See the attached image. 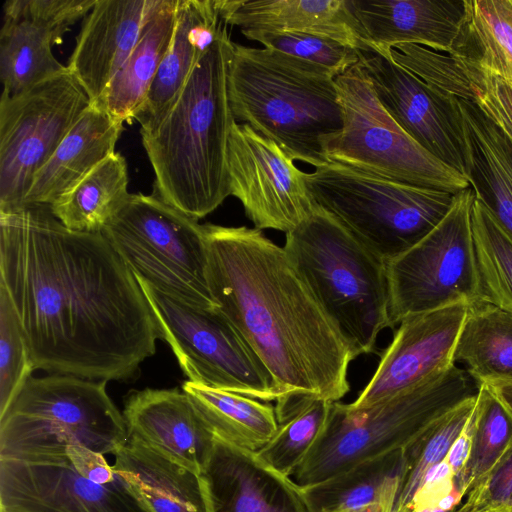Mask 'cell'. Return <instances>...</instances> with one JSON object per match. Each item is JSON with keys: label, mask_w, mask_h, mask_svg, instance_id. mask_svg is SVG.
Returning <instances> with one entry per match:
<instances>
[{"label": "cell", "mask_w": 512, "mask_h": 512, "mask_svg": "<svg viewBox=\"0 0 512 512\" xmlns=\"http://www.w3.org/2000/svg\"><path fill=\"white\" fill-rule=\"evenodd\" d=\"M0 284L34 370L123 381L155 354L161 334L133 272L102 233L68 229L50 206L0 213Z\"/></svg>", "instance_id": "obj_1"}, {"label": "cell", "mask_w": 512, "mask_h": 512, "mask_svg": "<svg viewBox=\"0 0 512 512\" xmlns=\"http://www.w3.org/2000/svg\"><path fill=\"white\" fill-rule=\"evenodd\" d=\"M203 229L212 296L269 371L279 399L344 397L352 350L284 248L257 228Z\"/></svg>", "instance_id": "obj_2"}, {"label": "cell", "mask_w": 512, "mask_h": 512, "mask_svg": "<svg viewBox=\"0 0 512 512\" xmlns=\"http://www.w3.org/2000/svg\"><path fill=\"white\" fill-rule=\"evenodd\" d=\"M233 48L223 22L166 113L140 129L155 176L152 193L197 221L230 196L227 148L236 120L227 80Z\"/></svg>", "instance_id": "obj_3"}, {"label": "cell", "mask_w": 512, "mask_h": 512, "mask_svg": "<svg viewBox=\"0 0 512 512\" xmlns=\"http://www.w3.org/2000/svg\"><path fill=\"white\" fill-rule=\"evenodd\" d=\"M227 88L235 120L274 141L292 160L315 168L328 163L322 143L343 123L328 71L280 51L234 43Z\"/></svg>", "instance_id": "obj_4"}, {"label": "cell", "mask_w": 512, "mask_h": 512, "mask_svg": "<svg viewBox=\"0 0 512 512\" xmlns=\"http://www.w3.org/2000/svg\"><path fill=\"white\" fill-rule=\"evenodd\" d=\"M283 248L354 359L374 352L379 333L390 327L387 262L317 205L286 233Z\"/></svg>", "instance_id": "obj_5"}, {"label": "cell", "mask_w": 512, "mask_h": 512, "mask_svg": "<svg viewBox=\"0 0 512 512\" xmlns=\"http://www.w3.org/2000/svg\"><path fill=\"white\" fill-rule=\"evenodd\" d=\"M106 383L71 375H31L0 412V459L57 458L72 445L114 454L129 435Z\"/></svg>", "instance_id": "obj_6"}, {"label": "cell", "mask_w": 512, "mask_h": 512, "mask_svg": "<svg viewBox=\"0 0 512 512\" xmlns=\"http://www.w3.org/2000/svg\"><path fill=\"white\" fill-rule=\"evenodd\" d=\"M479 387L465 369L453 364L367 408L331 402L324 427L293 480L300 487L311 486L367 458L404 448L436 417L476 396Z\"/></svg>", "instance_id": "obj_7"}, {"label": "cell", "mask_w": 512, "mask_h": 512, "mask_svg": "<svg viewBox=\"0 0 512 512\" xmlns=\"http://www.w3.org/2000/svg\"><path fill=\"white\" fill-rule=\"evenodd\" d=\"M319 206L389 262L423 239L447 214L454 194L371 176L327 163L306 173Z\"/></svg>", "instance_id": "obj_8"}, {"label": "cell", "mask_w": 512, "mask_h": 512, "mask_svg": "<svg viewBox=\"0 0 512 512\" xmlns=\"http://www.w3.org/2000/svg\"><path fill=\"white\" fill-rule=\"evenodd\" d=\"M342 128L327 137L323 152L337 163L386 180L456 194L468 178L409 136L378 100L359 60L335 78Z\"/></svg>", "instance_id": "obj_9"}, {"label": "cell", "mask_w": 512, "mask_h": 512, "mask_svg": "<svg viewBox=\"0 0 512 512\" xmlns=\"http://www.w3.org/2000/svg\"><path fill=\"white\" fill-rule=\"evenodd\" d=\"M133 272L160 291L202 308H216L208 282L203 225L155 194H130L101 231Z\"/></svg>", "instance_id": "obj_10"}, {"label": "cell", "mask_w": 512, "mask_h": 512, "mask_svg": "<svg viewBox=\"0 0 512 512\" xmlns=\"http://www.w3.org/2000/svg\"><path fill=\"white\" fill-rule=\"evenodd\" d=\"M135 277L188 381L265 402L280 398L269 371L218 307L190 305Z\"/></svg>", "instance_id": "obj_11"}, {"label": "cell", "mask_w": 512, "mask_h": 512, "mask_svg": "<svg viewBox=\"0 0 512 512\" xmlns=\"http://www.w3.org/2000/svg\"><path fill=\"white\" fill-rule=\"evenodd\" d=\"M475 197L471 186L454 194L439 224L387 262L390 327L412 314L481 301L472 228Z\"/></svg>", "instance_id": "obj_12"}, {"label": "cell", "mask_w": 512, "mask_h": 512, "mask_svg": "<svg viewBox=\"0 0 512 512\" xmlns=\"http://www.w3.org/2000/svg\"><path fill=\"white\" fill-rule=\"evenodd\" d=\"M66 70L18 95L0 98V213L23 208L35 174L90 105Z\"/></svg>", "instance_id": "obj_13"}, {"label": "cell", "mask_w": 512, "mask_h": 512, "mask_svg": "<svg viewBox=\"0 0 512 512\" xmlns=\"http://www.w3.org/2000/svg\"><path fill=\"white\" fill-rule=\"evenodd\" d=\"M230 195L242 204L259 230L288 233L300 225L315 204L306 173L284 150L246 123H233L227 148Z\"/></svg>", "instance_id": "obj_14"}, {"label": "cell", "mask_w": 512, "mask_h": 512, "mask_svg": "<svg viewBox=\"0 0 512 512\" xmlns=\"http://www.w3.org/2000/svg\"><path fill=\"white\" fill-rule=\"evenodd\" d=\"M0 512H151L119 474L108 483L81 475L66 454L0 459Z\"/></svg>", "instance_id": "obj_15"}, {"label": "cell", "mask_w": 512, "mask_h": 512, "mask_svg": "<svg viewBox=\"0 0 512 512\" xmlns=\"http://www.w3.org/2000/svg\"><path fill=\"white\" fill-rule=\"evenodd\" d=\"M469 305L457 303L402 319L375 373L350 407H370L452 366Z\"/></svg>", "instance_id": "obj_16"}, {"label": "cell", "mask_w": 512, "mask_h": 512, "mask_svg": "<svg viewBox=\"0 0 512 512\" xmlns=\"http://www.w3.org/2000/svg\"><path fill=\"white\" fill-rule=\"evenodd\" d=\"M199 478L206 512H311L291 477L216 435Z\"/></svg>", "instance_id": "obj_17"}, {"label": "cell", "mask_w": 512, "mask_h": 512, "mask_svg": "<svg viewBox=\"0 0 512 512\" xmlns=\"http://www.w3.org/2000/svg\"><path fill=\"white\" fill-rule=\"evenodd\" d=\"M359 58L393 120L427 151L465 175L457 131L444 101L390 54L360 51Z\"/></svg>", "instance_id": "obj_18"}, {"label": "cell", "mask_w": 512, "mask_h": 512, "mask_svg": "<svg viewBox=\"0 0 512 512\" xmlns=\"http://www.w3.org/2000/svg\"><path fill=\"white\" fill-rule=\"evenodd\" d=\"M123 417L129 438L199 475L215 435L183 390L134 391L125 400Z\"/></svg>", "instance_id": "obj_19"}, {"label": "cell", "mask_w": 512, "mask_h": 512, "mask_svg": "<svg viewBox=\"0 0 512 512\" xmlns=\"http://www.w3.org/2000/svg\"><path fill=\"white\" fill-rule=\"evenodd\" d=\"M364 38L374 52L416 44L457 53L465 21V0H349Z\"/></svg>", "instance_id": "obj_20"}, {"label": "cell", "mask_w": 512, "mask_h": 512, "mask_svg": "<svg viewBox=\"0 0 512 512\" xmlns=\"http://www.w3.org/2000/svg\"><path fill=\"white\" fill-rule=\"evenodd\" d=\"M159 0H96L84 17L67 70L97 102L132 51Z\"/></svg>", "instance_id": "obj_21"}, {"label": "cell", "mask_w": 512, "mask_h": 512, "mask_svg": "<svg viewBox=\"0 0 512 512\" xmlns=\"http://www.w3.org/2000/svg\"><path fill=\"white\" fill-rule=\"evenodd\" d=\"M392 59L431 90L473 102L512 145V84L478 61L416 44L394 46Z\"/></svg>", "instance_id": "obj_22"}, {"label": "cell", "mask_w": 512, "mask_h": 512, "mask_svg": "<svg viewBox=\"0 0 512 512\" xmlns=\"http://www.w3.org/2000/svg\"><path fill=\"white\" fill-rule=\"evenodd\" d=\"M220 17L240 30L307 33L373 52L349 0H217Z\"/></svg>", "instance_id": "obj_23"}, {"label": "cell", "mask_w": 512, "mask_h": 512, "mask_svg": "<svg viewBox=\"0 0 512 512\" xmlns=\"http://www.w3.org/2000/svg\"><path fill=\"white\" fill-rule=\"evenodd\" d=\"M222 23L217 0H178L170 46L134 116L140 129L153 126L166 113L197 62L216 40Z\"/></svg>", "instance_id": "obj_24"}, {"label": "cell", "mask_w": 512, "mask_h": 512, "mask_svg": "<svg viewBox=\"0 0 512 512\" xmlns=\"http://www.w3.org/2000/svg\"><path fill=\"white\" fill-rule=\"evenodd\" d=\"M123 122L90 103L55 152L35 174L23 208L50 206L89 171L115 152Z\"/></svg>", "instance_id": "obj_25"}, {"label": "cell", "mask_w": 512, "mask_h": 512, "mask_svg": "<svg viewBox=\"0 0 512 512\" xmlns=\"http://www.w3.org/2000/svg\"><path fill=\"white\" fill-rule=\"evenodd\" d=\"M177 5L178 0H159L129 56L95 102L114 119L131 122L143 105L170 46Z\"/></svg>", "instance_id": "obj_26"}, {"label": "cell", "mask_w": 512, "mask_h": 512, "mask_svg": "<svg viewBox=\"0 0 512 512\" xmlns=\"http://www.w3.org/2000/svg\"><path fill=\"white\" fill-rule=\"evenodd\" d=\"M113 455L114 470L151 512H206L200 478L193 471L132 438Z\"/></svg>", "instance_id": "obj_27"}, {"label": "cell", "mask_w": 512, "mask_h": 512, "mask_svg": "<svg viewBox=\"0 0 512 512\" xmlns=\"http://www.w3.org/2000/svg\"><path fill=\"white\" fill-rule=\"evenodd\" d=\"M433 92L445 102L450 112L458 135L464 172L476 198L512 237V175L485 135L474 104Z\"/></svg>", "instance_id": "obj_28"}, {"label": "cell", "mask_w": 512, "mask_h": 512, "mask_svg": "<svg viewBox=\"0 0 512 512\" xmlns=\"http://www.w3.org/2000/svg\"><path fill=\"white\" fill-rule=\"evenodd\" d=\"M404 478L403 449L367 458L317 484L301 487L311 512L381 504L394 512Z\"/></svg>", "instance_id": "obj_29"}, {"label": "cell", "mask_w": 512, "mask_h": 512, "mask_svg": "<svg viewBox=\"0 0 512 512\" xmlns=\"http://www.w3.org/2000/svg\"><path fill=\"white\" fill-rule=\"evenodd\" d=\"M453 362L480 385L512 384V314L485 301L469 305Z\"/></svg>", "instance_id": "obj_30"}, {"label": "cell", "mask_w": 512, "mask_h": 512, "mask_svg": "<svg viewBox=\"0 0 512 512\" xmlns=\"http://www.w3.org/2000/svg\"><path fill=\"white\" fill-rule=\"evenodd\" d=\"M128 183L127 162L113 152L61 194L50 205L51 212L72 231L101 233L127 202Z\"/></svg>", "instance_id": "obj_31"}, {"label": "cell", "mask_w": 512, "mask_h": 512, "mask_svg": "<svg viewBox=\"0 0 512 512\" xmlns=\"http://www.w3.org/2000/svg\"><path fill=\"white\" fill-rule=\"evenodd\" d=\"M214 435L242 448L258 451L276 433L275 408L241 394L186 381L182 385Z\"/></svg>", "instance_id": "obj_32"}, {"label": "cell", "mask_w": 512, "mask_h": 512, "mask_svg": "<svg viewBox=\"0 0 512 512\" xmlns=\"http://www.w3.org/2000/svg\"><path fill=\"white\" fill-rule=\"evenodd\" d=\"M58 44L47 29L25 19L3 17L0 30L2 94L18 95L67 70L52 52Z\"/></svg>", "instance_id": "obj_33"}, {"label": "cell", "mask_w": 512, "mask_h": 512, "mask_svg": "<svg viewBox=\"0 0 512 512\" xmlns=\"http://www.w3.org/2000/svg\"><path fill=\"white\" fill-rule=\"evenodd\" d=\"M456 54L471 57L512 84V0H465Z\"/></svg>", "instance_id": "obj_34"}, {"label": "cell", "mask_w": 512, "mask_h": 512, "mask_svg": "<svg viewBox=\"0 0 512 512\" xmlns=\"http://www.w3.org/2000/svg\"><path fill=\"white\" fill-rule=\"evenodd\" d=\"M330 401L301 397L279 411L278 429L257 456L275 471L292 477L327 420Z\"/></svg>", "instance_id": "obj_35"}, {"label": "cell", "mask_w": 512, "mask_h": 512, "mask_svg": "<svg viewBox=\"0 0 512 512\" xmlns=\"http://www.w3.org/2000/svg\"><path fill=\"white\" fill-rule=\"evenodd\" d=\"M472 445L463 470L454 479L463 497L472 490L512 444V416L486 385H480L471 415Z\"/></svg>", "instance_id": "obj_36"}, {"label": "cell", "mask_w": 512, "mask_h": 512, "mask_svg": "<svg viewBox=\"0 0 512 512\" xmlns=\"http://www.w3.org/2000/svg\"><path fill=\"white\" fill-rule=\"evenodd\" d=\"M467 398L432 420L403 449L404 478L394 512H403L411 503L426 473L444 461L463 431L476 403Z\"/></svg>", "instance_id": "obj_37"}, {"label": "cell", "mask_w": 512, "mask_h": 512, "mask_svg": "<svg viewBox=\"0 0 512 512\" xmlns=\"http://www.w3.org/2000/svg\"><path fill=\"white\" fill-rule=\"evenodd\" d=\"M472 228L485 301L512 314V237L475 197Z\"/></svg>", "instance_id": "obj_38"}, {"label": "cell", "mask_w": 512, "mask_h": 512, "mask_svg": "<svg viewBox=\"0 0 512 512\" xmlns=\"http://www.w3.org/2000/svg\"><path fill=\"white\" fill-rule=\"evenodd\" d=\"M249 40L319 66L335 78L359 62L360 51L337 40L294 32L241 30Z\"/></svg>", "instance_id": "obj_39"}, {"label": "cell", "mask_w": 512, "mask_h": 512, "mask_svg": "<svg viewBox=\"0 0 512 512\" xmlns=\"http://www.w3.org/2000/svg\"><path fill=\"white\" fill-rule=\"evenodd\" d=\"M33 371L21 322L7 290L0 284V412Z\"/></svg>", "instance_id": "obj_40"}, {"label": "cell", "mask_w": 512, "mask_h": 512, "mask_svg": "<svg viewBox=\"0 0 512 512\" xmlns=\"http://www.w3.org/2000/svg\"><path fill=\"white\" fill-rule=\"evenodd\" d=\"M96 0H6L3 17L25 19L50 31L57 43L90 12Z\"/></svg>", "instance_id": "obj_41"}, {"label": "cell", "mask_w": 512, "mask_h": 512, "mask_svg": "<svg viewBox=\"0 0 512 512\" xmlns=\"http://www.w3.org/2000/svg\"><path fill=\"white\" fill-rule=\"evenodd\" d=\"M453 512H512V444Z\"/></svg>", "instance_id": "obj_42"}, {"label": "cell", "mask_w": 512, "mask_h": 512, "mask_svg": "<svg viewBox=\"0 0 512 512\" xmlns=\"http://www.w3.org/2000/svg\"><path fill=\"white\" fill-rule=\"evenodd\" d=\"M472 435L473 425L470 416L466 426L452 444L446 457V461L454 474V479L459 475L467 463L472 445Z\"/></svg>", "instance_id": "obj_43"}, {"label": "cell", "mask_w": 512, "mask_h": 512, "mask_svg": "<svg viewBox=\"0 0 512 512\" xmlns=\"http://www.w3.org/2000/svg\"><path fill=\"white\" fill-rule=\"evenodd\" d=\"M488 386V385H486ZM512 416V384L488 386Z\"/></svg>", "instance_id": "obj_44"}, {"label": "cell", "mask_w": 512, "mask_h": 512, "mask_svg": "<svg viewBox=\"0 0 512 512\" xmlns=\"http://www.w3.org/2000/svg\"><path fill=\"white\" fill-rule=\"evenodd\" d=\"M333 512H392L381 504H370L359 508L336 510Z\"/></svg>", "instance_id": "obj_45"}]
</instances>
